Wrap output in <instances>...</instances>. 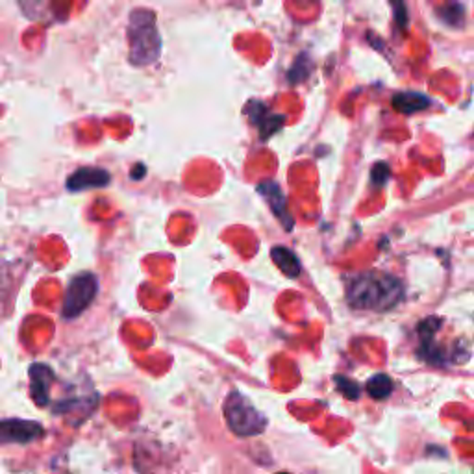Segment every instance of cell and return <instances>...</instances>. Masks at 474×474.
Segmentation results:
<instances>
[{"instance_id":"6da1fadb","label":"cell","mask_w":474,"mask_h":474,"mask_svg":"<svg viewBox=\"0 0 474 474\" xmlns=\"http://www.w3.org/2000/svg\"><path fill=\"white\" fill-rule=\"evenodd\" d=\"M347 296L348 303L358 310L388 312L400 303L404 296V285L391 275L365 273L352 278Z\"/></svg>"},{"instance_id":"7a4b0ae2","label":"cell","mask_w":474,"mask_h":474,"mask_svg":"<svg viewBox=\"0 0 474 474\" xmlns=\"http://www.w3.org/2000/svg\"><path fill=\"white\" fill-rule=\"evenodd\" d=\"M128 45L130 62L136 67L153 66L162 54V38L158 32L156 15L151 10H136L128 19Z\"/></svg>"},{"instance_id":"3957f363","label":"cell","mask_w":474,"mask_h":474,"mask_svg":"<svg viewBox=\"0 0 474 474\" xmlns=\"http://www.w3.org/2000/svg\"><path fill=\"white\" fill-rule=\"evenodd\" d=\"M224 417L228 428L240 437H252L265 430V417L263 415L241 395L230 393L224 402Z\"/></svg>"},{"instance_id":"277c9868","label":"cell","mask_w":474,"mask_h":474,"mask_svg":"<svg viewBox=\"0 0 474 474\" xmlns=\"http://www.w3.org/2000/svg\"><path fill=\"white\" fill-rule=\"evenodd\" d=\"M99 291V282L92 273L78 275L71 284L66 293L64 301V317L66 319H75L82 315L92 303L95 301Z\"/></svg>"},{"instance_id":"5b68a950","label":"cell","mask_w":474,"mask_h":474,"mask_svg":"<svg viewBox=\"0 0 474 474\" xmlns=\"http://www.w3.org/2000/svg\"><path fill=\"white\" fill-rule=\"evenodd\" d=\"M45 434L43 426L34 421L22 419H6L0 421V443H32Z\"/></svg>"},{"instance_id":"8992f818","label":"cell","mask_w":474,"mask_h":474,"mask_svg":"<svg viewBox=\"0 0 474 474\" xmlns=\"http://www.w3.org/2000/svg\"><path fill=\"white\" fill-rule=\"evenodd\" d=\"M110 184V172L97 167H83L73 172L67 180V189L80 193L85 189H99Z\"/></svg>"},{"instance_id":"52a82bcc","label":"cell","mask_w":474,"mask_h":474,"mask_svg":"<svg viewBox=\"0 0 474 474\" xmlns=\"http://www.w3.org/2000/svg\"><path fill=\"white\" fill-rule=\"evenodd\" d=\"M258 191L263 195V198L269 202L271 210L275 212V215L282 221V224L291 230L293 228V217L287 210V202H285V197L284 193L280 191V188L275 184V182H263L258 186Z\"/></svg>"},{"instance_id":"ba28073f","label":"cell","mask_w":474,"mask_h":474,"mask_svg":"<svg viewBox=\"0 0 474 474\" xmlns=\"http://www.w3.org/2000/svg\"><path fill=\"white\" fill-rule=\"evenodd\" d=\"M52 380L54 374L47 365L36 364L30 367V393H32L38 406L48 404V390Z\"/></svg>"},{"instance_id":"9c48e42d","label":"cell","mask_w":474,"mask_h":474,"mask_svg":"<svg viewBox=\"0 0 474 474\" xmlns=\"http://www.w3.org/2000/svg\"><path fill=\"white\" fill-rule=\"evenodd\" d=\"M391 106L404 115H413L417 111H423L430 106V99L423 93H415V92H408V93H397L391 99Z\"/></svg>"},{"instance_id":"30bf717a","label":"cell","mask_w":474,"mask_h":474,"mask_svg":"<svg viewBox=\"0 0 474 474\" xmlns=\"http://www.w3.org/2000/svg\"><path fill=\"white\" fill-rule=\"evenodd\" d=\"M271 256H273V259H275V263H276L278 269H280L285 276H291V278L299 276V273H301L303 267H301L299 258L294 256V252H291V250L285 249V247H275L273 252H271Z\"/></svg>"},{"instance_id":"8fae6325","label":"cell","mask_w":474,"mask_h":474,"mask_svg":"<svg viewBox=\"0 0 474 474\" xmlns=\"http://www.w3.org/2000/svg\"><path fill=\"white\" fill-rule=\"evenodd\" d=\"M393 391V382L390 376L376 374L367 382V393L373 399H388Z\"/></svg>"},{"instance_id":"7c38bea8","label":"cell","mask_w":474,"mask_h":474,"mask_svg":"<svg viewBox=\"0 0 474 474\" xmlns=\"http://www.w3.org/2000/svg\"><path fill=\"white\" fill-rule=\"evenodd\" d=\"M282 123H284V117H280V115H276V117H275V115H271L269 111H267V113L263 115L261 121L258 123V128H259V134H261V137H263V139L271 137L275 132H278V130H280Z\"/></svg>"},{"instance_id":"4fadbf2b","label":"cell","mask_w":474,"mask_h":474,"mask_svg":"<svg viewBox=\"0 0 474 474\" xmlns=\"http://www.w3.org/2000/svg\"><path fill=\"white\" fill-rule=\"evenodd\" d=\"M439 19H443L451 26H461L463 24V6L458 3H451L439 10Z\"/></svg>"},{"instance_id":"5bb4252c","label":"cell","mask_w":474,"mask_h":474,"mask_svg":"<svg viewBox=\"0 0 474 474\" xmlns=\"http://www.w3.org/2000/svg\"><path fill=\"white\" fill-rule=\"evenodd\" d=\"M441 326V320L435 319V317H430L426 319L421 326H419V336H421V341H423V347H428L432 345V339H434V334L435 330Z\"/></svg>"},{"instance_id":"9a60e30c","label":"cell","mask_w":474,"mask_h":474,"mask_svg":"<svg viewBox=\"0 0 474 474\" xmlns=\"http://www.w3.org/2000/svg\"><path fill=\"white\" fill-rule=\"evenodd\" d=\"M336 385H338V390H339L345 397H348V399H352V400H356V399L360 397V388H358V383L352 382V380H348V378H345V376H336Z\"/></svg>"},{"instance_id":"2e32d148","label":"cell","mask_w":474,"mask_h":474,"mask_svg":"<svg viewBox=\"0 0 474 474\" xmlns=\"http://www.w3.org/2000/svg\"><path fill=\"white\" fill-rule=\"evenodd\" d=\"M390 178V169L385 163H378L374 169H373V182L378 184V186H383L385 180Z\"/></svg>"},{"instance_id":"e0dca14e","label":"cell","mask_w":474,"mask_h":474,"mask_svg":"<svg viewBox=\"0 0 474 474\" xmlns=\"http://www.w3.org/2000/svg\"><path fill=\"white\" fill-rule=\"evenodd\" d=\"M391 4L395 6L397 24H399L400 28H404L406 22H408V12H406V8H404V3H402V0H391Z\"/></svg>"},{"instance_id":"ac0fdd59","label":"cell","mask_w":474,"mask_h":474,"mask_svg":"<svg viewBox=\"0 0 474 474\" xmlns=\"http://www.w3.org/2000/svg\"><path fill=\"white\" fill-rule=\"evenodd\" d=\"M280 474H289V472H280Z\"/></svg>"}]
</instances>
